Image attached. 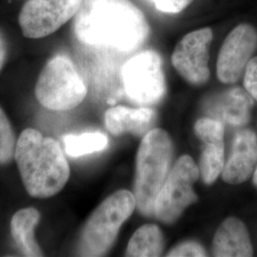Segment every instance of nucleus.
<instances>
[{"label": "nucleus", "mask_w": 257, "mask_h": 257, "mask_svg": "<svg viewBox=\"0 0 257 257\" xmlns=\"http://www.w3.org/2000/svg\"><path fill=\"white\" fill-rule=\"evenodd\" d=\"M65 153L71 157L91 155L105 150L109 139L100 132H89L81 135H66L62 138Z\"/></svg>", "instance_id": "f3484780"}, {"label": "nucleus", "mask_w": 257, "mask_h": 257, "mask_svg": "<svg viewBox=\"0 0 257 257\" xmlns=\"http://www.w3.org/2000/svg\"><path fill=\"white\" fill-rule=\"evenodd\" d=\"M35 93L45 109L55 111L73 110L87 95V86L70 57H52L38 76Z\"/></svg>", "instance_id": "39448f33"}, {"label": "nucleus", "mask_w": 257, "mask_h": 257, "mask_svg": "<svg viewBox=\"0 0 257 257\" xmlns=\"http://www.w3.org/2000/svg\"><path fill=\"white\" fill-rule=\"evenodd\" d=\"M155 115V111L148 108L130 109L116 106L106 110L104 122L106 128L115 137L124 134L140 136L151 128Z\"/></svg>", "instance_id": "4468645a"}, {"label": "nucleus", "mask_w": 257, "mask_h": 257, "mask_svg": "<svg viewBox=\"0 0 257 257\" xmlns=\"http://www.w3.org/2000/svg\"><path fill=\"white\" fill-rule=\"evenodd\" d=\"M212 255L217 257H249L253 248L248 229L236 217L221 223L212 241Z\"/></svg>", "instance_id": "ddd939ff"}, {"label": "nucleus", "mask_w": 257, "mask_h": 257, "mask_svg": "<svg viewBox=\"0 0 257 257\" xmlns=\"http://www.w3.org/2000/svg\"><path fill=\"white\" fill-rule=\"evenodd\" d=\"M41 214L34 207L23 208L17 211L10 223L11 235L17 248L23 256H43V250L36 239L35 231Z\"/></svg>", "instance_id": "2eb2a0df"}, {"label": "nucleus", "mask_w": 257, "mask_h": 257, "mask_svg": "<svg viewBox=\"0 0 257 257\" xmlns=\"http://www.w3.org/2000/svg\"><path fill=\"white\" fill-rule=\"evenodd\" d=\"M7 55H8V49H7L6 40L0 32V72L2 71L4 65L6 63Z\"/></svg>", "instance_id": "b1692460"}, {"label": "nucleus", "mask_w": 257, "mask_h": 257, "mask_svg": "<svg viewBox=\"0 0 257 257\" xmlns=\"http://www.w3.org/2000/svg\"><path fill=\"white\" fill-rule=\"evenodd\" d=\"M256 50L255 28L248 23L233 28L225 38L217 58L216 74L221 82H237Z\"/></svg>", "instance_id": "9d476101"}, {"label": "nucleus", "mask_w": 257, "mask_h": 257, "mask_svg": "<svg viewBox=\"0 0 257 257\" xmlns=\"http://www.w3.org/2000/svg\"><path fill=\"white\" fill-rule=\"evenodd\" d=\"M156 8L167 14H177L186 9L193 0H150Z\"/></svg>", "instance_id": "5701e85b"}, {"label": "nucleus", "mask_w": 257, "mask_h": 257, "mask_svg": "<svg viewBox=\"0 0 257 257\" xmlns=\"http://www.w3.org/2000/svg\"><path fill=\"white\" fill-rule=\"evenodd\" d=\"M252 180H253V184H254V185H255V186L257 187V167L256 169L254 170V174H253V179H252Z\"/></svg>", "instance_id": "393cba45"}, {"label": "nucleus", "mask_w": 257, "mask_h": 257, "mask_svg": "<svg viewBox=\"0 0 257 257\" xmlns=\"http://www.w3.org/2000/svg\"><path fill=\"white\" fill-rule=\"evenodd\" d=\"M225 166V148L223 141L207 143L203 150L199 173L203 182L211 185L216 181Z\"/></svg>", "instance_id": "a211bd4d"}, {"label": "nucleus", "mask_w": 257, "mask_h": 257, "mask_svg": "<svg viewBox=\"0 0 257 257\" xmlns=\"http://www.w3.org/2000/svg\"><path fill=\"white\" fill-rule=\"evenodd\" d=\"M83 0H28L19 15V26L28 38H42L75 17Z\"/></svg>", "instance_id": "6e6552de"}, {"label": "nucleus", "mask_w": 257, "mask_h": 257, "mask_svg": "<svg viewBox=\"0 0 257 257\" xmlns=\"http://www.w3.org/2000/svg\"><path fill=\"white\" fill-rule=\"evenodd\" d=\"M244 87L257 101V56L251 57L244 72Z\"/></svg>", "instance_id": "4be33fe9"}, {"label": "nucleus", "mask_w": 257, "mask_h": 257, "mask_svg": "<svg viewBox=\"0 0 257 257\" xmlns=\"http://www.w3.org/2000/svg\"><path fill=\"white\" fill-rule=\"evenodd\" d=\"M15 160L24 188L34 198L53 197L69 181L70 165L59 142L36 128L21 132Z\"/></svg>", "instance_id": "f03ea898"}, {"label": "nucleus", "mask_w": 257, "mask_h": 257, "mask_svg": "<svg viewBox=\"0 0 257 257\" xmlns=\"http://www.w3.org/2000/svg\"><path fill=\"white\" fill-rule=\"evenodd\" d=\"M213 38L211 28L187 34L177 43L172 55L176 72L191 85L202 86L210 79V47Z\"/></svg>", "instance_id": "1a4fd4ad"}, {"label": "nucleus", "mask_w": 257, "mask_h": 257, "mask_svg": "<svg viewBox=\"0 0 257 257\" xmlns=\"http://www.w3.org/2000/svg\"><path fill=\"white\" fill-rule=\"evenodd\" d=\"M206 250L202 246L196 242L189 241L185 242L175 248H173L167 256L170 257H186V256H206Z\"/></svg>", "instance_id": "412c9836"}, {"label": "nucleus", "mask_w": 257, "mask_h": 257, "mask_svg": "<svg viewBox=\"0 0 257 257\" xmlns=\"http://www.w3.org/2000/svg\"><path fill=\"white\" fill-rule=\"evenodd\" d=\"M199 178V168L190 156H183L175 162L157 194L155 215L158 220L172 224L198 196L193 185Z\"/></svg>", "instance_id": "423d86ee"}, {"label": "nucleus", "mask_w": 257, "mask_h": 257, "mask_svg": "<svg viewBox=\"0 0 257 257\" xmlns=\"http://www.w3.org/2000/svg\"><path fill=\"white\" fill-rule=\"evenodd\" d=\"M174 145L168 133L161 128L150 131L142 139L137 156L135 196L139 211L155 214L157 194L170 173Z\"/></svg>", "instance_id": "7ed1b4c3"}, {"label": "nucleus", "mask_w": 257, "mask_h": 257, "mask_svg": "<svg viewBox=\"0 0 257 257\" xmlns=\"http://www.w3.org/2000/svg\"><path fill=\"white\" fill-rule=\"evenodd\" d=\"M257 163V136L251 130H241L235 135L230 156L222 171L228 184H241L252 175Z\"/></svg>", "instance_id": "9b49d317"}, {"label": "nucleus", "mask_w": 257, "mask_h": 257, "mask_svg": "<svg viewBox=\"0 0 257 257\" xmlns=\"http://www.w3.org/2000/svg\"><path fill=\"white\" fill-rule=\"evenodd\" d=\"M74 33L83 44L128 53L146 41L150 27L130 0H83Z\"/></svg>", "instance_id": "f257e3e1"}, {"label": "nucleus", "mask_w": 257, "mask_h": 257, "mask_svg": "<svg viewBox=\"0 0 257 257\" xmlns=\"http://www.w3.org/2000/svg\"><path fill=\"white\" fill-rule=\"evenodd\" d=\"M136 207V196L127 190L110 194L86 221L78 240V253L83 256L106 254Z\"/></svg>", "instance_id": "20e7f679"}, {"label": "nucleus", "mask_w": 257, "mask_h": 257, "mask_svg": "<svg viewBox=\"0 0 257 257\" xmlns=\"http://www.w3.org/2000/svg\"><path fill=\"white\" fill-rule=\"evenodd\" d=\"M17 141L12 122L0 106V166L9 165L15 159Z\"/></svg>", "instance_id": "6ab92c4d"}, {"label": "nucleus", "mask_w": 257, "mask_h": 257, "mask_svg": "<svg viewBox=\"0 0 257 257\" xmlns=\"http://www.w3.org/2000/svg\"><path fill=\"white\" fill-rule=\"evenodd\" d=\"M224 131V123L212 117L200 118L194 125L195 135L206 144L223 141Z\"/></svg>", "instance_id": "aec40b11"}, {"label": "nucleus", "mask_w": 257, "mask_h": 257, "mask_svg": "<svg viewBox=\"0 0 257 257\" xmlns=\"http://www.w3.org/2000/svg\"><path fill=\"white\" fill-rule=\"evenodd\" d=\"M253 98L248 92L235 87L222 92L206 103V109L212 118L232 127H242L250 119Z\"/></svg>", "instance_id": "f8f14e48"}, {"label": "nucleus", "mask_w": 257, "mask_h": 257, "mask_svg": "<svg viewBox=\"0 0 257 257\" xmlns=\"http://www.w3.org/2000/svg\"><path fill=\"white\" fill-rule=\"evenodd\" d=\"M165 241L162 231L154 224L140 227L128 241L127 256H160Z\"/></svg>", "instance_id": "dca6fc26"}, {"label": "nucleus", "mask_w": 257, "mask_h": 257, "mask_svg": "<svg viewBox=\"0 0 257 257\" xmlns=\"http://www.w3.org/2000/svg\"><path fill=\"white\" fill-rule=\"evenodd\" d=\"M122 82L128 98L139 105H154L166 92L162 59L148 50L133 56L122 68Z\"/></svg>", "instance_id": "0eeeda50"}]
</instances>
